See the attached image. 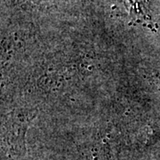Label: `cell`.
I'll use <instances>...</instances> for the list:
<instances>
[{"instance_id":"obj_1","label":"cell","mask_w":160,"mask_h":160,"mask_svg":"<svg viewBox=\"0 0 160 160\" xmlns=\"http://www.w3.org/2000/svg\"><path fill=\"white\" fill-rule=\"evenodd\" d=\"M121 3L123 9L131 20L152 27L147 0H121Z\"/></svg>"}]
</instances>
